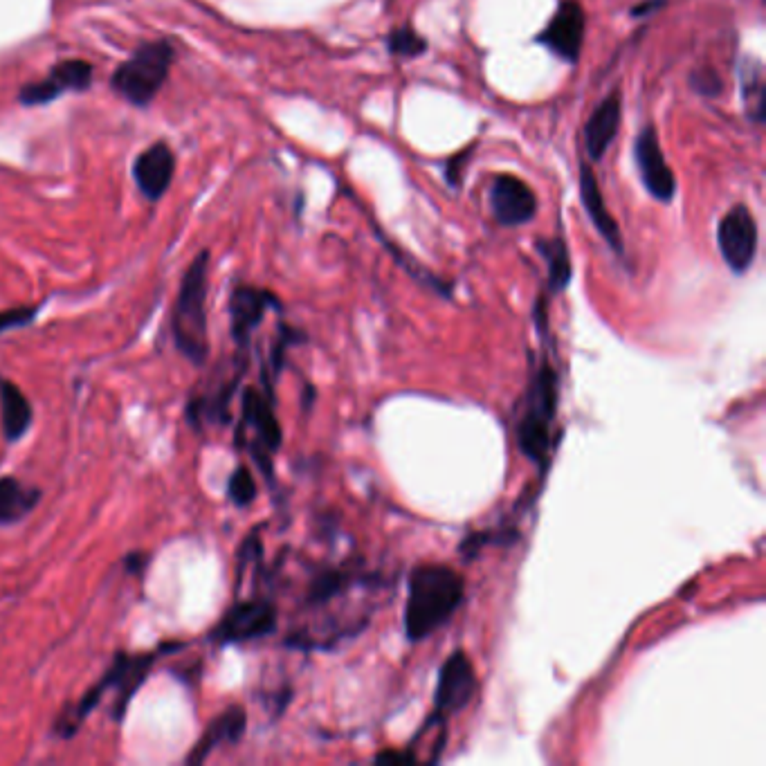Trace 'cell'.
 <instances>
[{
  "instance_id": "12",
  "label": "cell",
  "mask_w": 766,
  "mask_h": 766,
  "mask_svg": "<svg viewBox=\"0 0 766 766\" xmlns=\"http://www.w3.org/2000/svg\"><path fill=\"white\" fill-rule=\"evenodd\" d=\"M90 84H93V66L81 59H68L57 63L45 79L23 86L18 99L25 106H43L66 95V90L81 93V90H88Z\"/></svg>"
},
{
  "instance_id": "26",
  "label": "cell",
  "mask_w": 766,
  "mask_h": 766,
  "mask_svg": "<svg viewBox=\"0 0 766 766\" xmlns=\"http://www.w3.org/2000/svg\"><path fill=\"white\" fill-rule=\"evenodd\" d=\"M36 315H39V306H18L0 310V335L12 331V328L30 326Z\"/></svg>"
},
{
  "instance_id": "3",
  "label": "cell",
  "mask_w": 766,
  "mask_h": 766,
  "mask_svg": "<svg viewBox=\"0 0 766 766\" xmlns=\"http://www.w3.org/2000/svg\"><path fill=\"white\" fill-rule=\"evenodd\" d=\"M207 288H209V252H200L191 261L180 281L176 308L171 317V331L178 351L200 367L209 355L207 335Z\"/></svg>"
},
{
  "instance_id": "4",
  "label": "cell",
  "mask_w": 766,
  "mask_h": 766,
  "mask_svg": "<svg viewBox=\"0 0 766 766\" xmlns=\"http://www.w3.org/2000/svg\"><path fill=\"white\" fill-rule=\"evenodd\" d=\"M173 57H176V50L169 41L142 43L115 70L111 79L113 90L133 106H149L169 77Z\"/></svg>"
},
{
  "instance_id": "21",
  "label": "cell",
  "mask_w": 766,
  "mask_h": 766,
  "mask_svg": "<svg viewBox=\"0 0 766 766\" xmlns=\"http://www.w3.org/2000/svg\"><path fill=\"white\" fill-rule=\"evenodd\" d=\"M740 90L746 115L753 122L762 124L766 115V90H764V68L758 59L744 57L740 63Z\"/></svg>"
},
{
  "instance_id": "6",
  "label": "cell",
  "mask_w": 766,
  "mask_h": 766,
  "mask_svg": "<svg viewBox=\"0 0 766 766\" xmlns=\"http://www.w3.org/2000/svg\"><path fill=\"white\" fill-rule=\"evenodd\" d=\"M479 690L477 674H474V665L470 656L463 650H454L439 670V681H436L434 690V710L430 719H427L425 728L441 726L445 728L448 719L452 715L461 713V710L470 704Z\"/></svg>"
},
{
  "instance_id": "9",
  "label": "cell",
  "mask_w": 766,
  "mask_h": 766,
  "mask_svg": "<svg viewBox=\"0 0 766 766\" xmlns=\"http://www.w3.org/2000/svg\"><path fill=\"white\" fill-rule=\"evenodd\" d=\"M634 162L647 194L654 200H661V203H670L674 194H677V176H674L668 160H665L659 133H656L652 124H647L636 135Z\"/></svg>"
},
{
  "instance_id": "10",
  "label": "cell",
  "mask_w": 766,
  "mask_h": 766,
  "mask_svg": "<svg viewBox=\"0 0 766 766\" xmlns=\"http://www.w3.org/2000/svg\"><path fill=\"white\" fill-rule=\"evenodd\" d=\"M587 14L578 0H562L546 23L544 30L535 36V43L544 45L546 50L558 54L562 61L578 63L585 45Z\"/></svg>"
},
{
  "instance_id": "13",
  "label": "cell",
  "mask_w": 766,
  "mask_h": 766,
  "mask_svg": "<svg viewBox=\"0 0 766 766\" xmlns=\"http://www.w3.org/2000/svg\"><path fill=\"white\" fill-rule=\"evenodd\" d=\"M270 308H279V299L270 290L254 286H236L230 297V322L232 337L239 344V351H245L250 344L252 333L261 326L263 317Z\"/></svg>"
},
{
  "instance_id": "2",
  "label": "cell",
  "mask_w": 766,
  "mask_h": 766,
  "mask_svg": "<svg viewBox=\"0 0 766 766\" xmlns=\"http://www.w3.org/2000/svg\"><path fill=\"white\" fill-rule=\"evenodd\" d=\"M558 398V373H555L549 360H542L535 369H531L524 409L515 427L519 452L531 463L540 465V468L549 465V454L553 445L551 430L555 423V414H558Z\"/></svg>"
},
{
  "instance_id": "14",
  "label": "cell",
  "mask_w": 766,
  "mask_h": 766,
  "mask_svg": "<svg viewBox=\"0 0 766 766\" xmlns=\"http://www.w3.org/2000/svg\"><path fill=\"white\" fill-rule=\"evenodd\" d=\"M176 173V155L167 142H155L133 162V180L147 200H160Z\"/></svg>"
},
{
  "instance_id": "7",
  "label": "cell",
  "mask_w": 766,
  "mask_h": 766,
  "mask_svg": "<svg viewBox=\"0 0 766 766\" xmlns=\"http://www.w3.org/2000/svg\"><path fill=\"white\" fill-rule=\"evenodd\" d=\"M758 243V221L746 205H733L719 218L717 248L735 275H744L751 270L755 257H758Z\"/></svg>"
},
{
  "instance_id": "20",
  "label": "cell",
  "mask_w": 766,
  "mask_h": 766,
  "mask_svg": "<svg viewBox=\"0 0 766 766\" xmlns=\"http://www.w3.org/2000/svg\"><path fill=\"white\" fill-rule=\"evenodd\" d=\"M41 501V490L25 486L16 477H0V526L25 519Z\"/></svg>"
},
{
  "instance_id": "5",
  "label": "cell",
  "mask_w": 766,
  "mask_h": 766,
  "mask_svg": "<svg viewBox=\"0 0 766 766\" xmlns=\"http://www.w3.org/2000/svg\"><path fill=\"white\" fill-rule=\"evenodd\" d=\"M239 448H248L259 468L270 477V459L281 445V427L272 409L270 394H261L259 389H245L243 412L239 432H236Z\"/></svg>"
},
{
  "instance_id": "25",
  "label": "cell",
  "mask_w": 766,
  "mask_h": 766,
  "mask_svg": "<svg viewBox=\"0 0 766 766\" xmlns=\"http://www.w3.org/2000/svg\"><path fill=\"white\" fill-rule=\"evenodd\" d=\"M690 86L704 97H719L724 93V79L713 68H699L690 75Z\"/></svg>"
},
{
  "instance_id": "29",
  "label": "cell",
  "mask_w": 766,
  "mask_h": 766,
  "mask_svg": "<svg viewBox=\"0 0 766 766\" xmlns=\"http://www.w3.org/2000/svg\"><path fill=\"white\" fill-rule=\"evenodd\" d=\"M665 0H643V3H638L636 7H632V16L634 18H643V16H650L654 14L656 9L663 7Z\"/></svg>"
},
{
  "instance_id": "11",
  "label": "cell",
  "mask_w": 766,
  "mask_h": 766,
  "mask_svg": "<svg viewBox=\"0 0 766 766\" xmlns=\"http://www.w3.org/2000/svg\"><path fill=\"white\" fill-rule=\"evenodd\" d=\"M492 218L501 227H519L531 223L537 214V196L522 178L513 173H499L488 189Z\"/></svg>"
},
{
  "instance_id": "17",
  "label": "cell",
  "mask_w": 766,
  "mask_h": 766,
  "mask_svg": "<svg viewBox=\"0 0 766 766\" xmlns=\"http://www.w3.org/2000/svg\"><path fill=\"white\" fill-rule=\"evenodd\" d=\"M245 726H248V715H245L243 706H230L223 710V713L205 728L203 737H200L194 749L189 751L185 762L203 764L218 746L239 744L241 737L245 735Z\"/></svg>"
},
{
  "instance_id": "16",
  "label": "cell",
  "mask_w": 766,
  "mask_h": 766,
  "mask_svg": "<svg viewBox=\"0 0 766 766\" xmlns=\"http://www.w3.org/2000/svg\"><path fill=\"white\" fill-rule=\"evenodd\" d=\"M155 659H158V654L155 652H142V654L120 652V654H115V659H113L115 686H113V690L117 692V695L113 701V717L117 719V722H122L126 710H129V706H131L133 695L140 690L142 683L147 681Z\"/></svg>"
},
{
  "instance_id": "22",
  "label": "cell",
  "mask_w": 766,
  "mask_h": 766,
  "mask_svg": "<svg viewBox=\"0 0 766 766\" xmlns=\"http://www.w3.org/2000/svg\"><path fill=\"white\" fill-rule=\"evenodd\" d=\"M535 250L546 263L549 270V290L553 295L562 293L571 281V257L569 248L560 236H546V239L535 241Z\"/></svg>"
},
{
  "instance_id": "27",
  "label": "cell",
  "mask_w": 766,
  "mask_h": 766,
  "mask_svg": "<svg viewBox=\"0 0 766 766\" xmlns=\"http://www.w3.org/2000/svg\"><path fill=\"white\" fill-rule=\"evenodd\" d=\"M474 153V144L468 149H463L461 153L454 155V158H450L448 162H445V180H448L450 187H461L463 185V176H465V169H468V162L472 158Z\"/></svg>"
},
{
  "instance_id": "28",
  "label": "cell",
  "mask_w": 766,
  "mask_h": 766,
  "mask_svg": "<svg viewBox=\"0 0 766 766\" xmlns=\"http://www.w3.org/2000/svg\"><path fill=\"white\" fill-rule=\"evenodd\" d=\"M376 762H389V764H414L418 762L414 753L409 751H403V753H396V751H385V753H378L376 755Z\"/></svg>"
},
{
  "instance_id": "18",
  "label": "cell",
  "mask_w": 766,
  "mask_h": 766,
  "mask_svg": "<svg viewBox=\"0 0 766 766\" xmlns=\"http://www.w3.org/2000/svg\"><path fill=\"white\" fill-rule=\"evenodd\" d=\"M620 120H623L620 93H612L594 108V113L589 115V120L585 124V147L591 160L594 162L603 160V155L616 140Z\"/></svg>"
},
{
  "instance_id": "8",
  "label": "cell",
  "mask_w": 766,
  "mask_h": 766,
  "mask_svg": "<svg viewBox=\"0 0 766 766\" xmlns=\"http://www.w3.org/2000/svg\"><path fill=\"white\" fill-rule=\"evenodd\" d=\"M277 607L266 598L241 600L232 605L212 632V641L221 645L248 643L272 634L277 629Z\"/></svg>"
},
{
  "instance_id": "1",
  "label": "cell",
  "mask_w": 766,
  "mask_h": 766,
  "mask_svg": "<svg viewBox=\"0 0 766 766\" xmlns=\"http://www.w3.org/2000/svg\"><path fill=\"white\" fill-rule=\"evenodd\" d=\"M465 580L448 564H418L407 580L405 636L412 643L425 641L459 612Z\"/></svg>"
},
{
  "instance_id": "24",
  "label": "cell",
  "mask_w": 766,
  "mask_h": 766,
  "mask_svg": "<svg viewBox=\"0 0 766 766\" xmlns=\"http://www.w3.org/2000/svg\"><path fill=\"white\" fill-rule=\"evenodd\" d=\"M227 497L232 499V504L236 506H250L254 499H257V483H254L252 472L245 468V465H239L232 472L230 481H227Z\"/></svg>"
},
{
  "instance_id": "15",
  "label": "cell",
  "mask_w": 766,
  "mask_h": 766,
  "mask_svg": "<svg viewBox=\"0 0 766 766\" xmlns=\"http://www.w3.org/2000/svg\"><path fill=\"white\" fill-rule=\"evenodd\" d=\"M580 200L582 205H585V212L589 214L598 234L603 236L609 248H612L618 257H623L625 254L623 232H620L616 218L612 216V212H609L603 191H600L596 173L587 162H580Z\"/></svg>"
},
{
  "instance_id": "19",
  "label": "cell",
  "mask_w": 766,
  "mask_h": 766,
  "mask_svg": "<svg viewBox=\"0 0 766 766\" xmlns=\"http://www.w3.org/2000/svg\"><path fill=\"white\" fill-rule=\"evenodd\" d=\"M34 423V409L21 387L0 376V425L7 443L21 441Z\"/></svg>"
},
{
  "instance_id": "23",
  "label": "cell",
  "mask_w": 766,
  "mask_h": 766,
  "mask_svg": "<svg viewBox=\"0 0 766 766\" xmlns=\"http://www.w3.org/2000/svg\"><path fill=\"white\" fill-rule=\"evenodd\" d=\"M387 50L394 54V57L416 59L427 52V41L412 25H400L394 32H389Z\"/></svg>"
}]
</instances>
